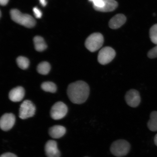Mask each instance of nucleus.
Returning <instances> with one entry per match:
<instances>
[{
    "mask_svg": "<svg viewBox=\"0 0 157 157\" xmlns=\"http://www.w3.org/2000/svg\"><path fill=\"white\" fill-rule=\"evenodd\" d=\"M25 95L24 88L18 86L13 88L9 92V97L11 101L17 102L20 101L24 98Z\"/></svg>",
    "mask_w": 157,
    "mask_h": 157,
    "instance_id": "nucleus-11",
    "label": "nucleus"
},
{
    "mask_svg": "<svg viewBox=\"0 0 157 157\" xmlns=\"http://www.w3.org/2000/svg\"><path fill=\"white\" fill-rule=\"evenodd\" d=\"M131 149V145L127 141L120 139L114 142L110 147V151L114 156L122 157L127 155Z\"/></svg>",
    "mask_w": 157,
    "mask_h": 157,
    "instance_id": "nucleus-3",
    "label": "nucleus"
},
{
    "mask_svg": "<svg viewBox=\"0 0 157 157\" xmlns=\"http://www.w3.org/2000/svg\"><path fill=\"white\" fill-rule=\"evenodd\" d=\"M9 0H0V4L2 6H5L7 4Z\"/></svg>",
    "mask_w": 157,
    "mask_h": 157,
    "instance_id": "nucleus-25",
    "label": "nucleus"
},
{
    "mask_svg": "<svg viewBox=\"0 0 157 157\" xmlns=\"http://www.w3.org/2000/svg\"><path fill=\"white\" fill-rule=\"evenodd\" d=\"M36 108L34 104L29 100H25L21 104L19 111V117L25 119L35 115Z\"/></svg>",
    "mask_w": 157,
    "mask_h": 157,
    "instance_id": "nucleus-5",
    "label": "nucleus"
},
{
    "mask_svg": "<svg viewBox=\"0 0 157 157\" xmlns=\"http://www.w3.org/2000/svg\"><path fill=\"white\" fill-rule=\"evenodd\" d=\"M103 42V35L100 33H94L86 39L85 44L88 50L94 52L101 48Z\"/></svg>",
    "mask_w": 157,
    "mask_h": 157,
    "instance_id": "nucleus-4",
    "label": "nucleus"
},
{
    "mask_svg": "<svg viewBox=\"0 0 157 157\" xmlns=\"http://www.w3.org/2000/svg\"><path fill=\"white\" fill-rule=\"evenodd\" d=\"M51 69V66L48 62H43L39 63L37 66V70L39 73L46 75L48 74Z\"/></svg>",
    "mask_w": 157,
    "mask_h": 157,
    "instance_id": "nucleus-17",
    "label": "nucleus"
},
{
    "mask_svg": "<svg viewBox=\"0 0 157 157\" xmlns=\"http://www.w3.org/2000/svg\"><path fill=\"white\" fill-rule=\"evenodd\" d=\"M150 36L151 42L157 44V24L153 25L150 30Z\"/></svg>",
    "mask_w": 157,
    "mask_h": 157,
    "instance_id": "nucleus-20",
    "label": "nucleus"
},
{
    "mask_svg": "<svg viewBox=\"0 0 157 157\" xmlns=\"http://www.w3.org/2000/svg\"><path fill=\"white\" fill-rule=\"evenodd\" d=\"M17 63L19 67L22 70L26 69L29 66V60L25 57H18L17 59Z\"/></svg>",
    "mask_w": 157,
    "mask_h": 157,
    "instance_id": "nucleus-19",
    "label": "nucleus"
},
{
    "mask_svg": "<svg viewBox=\"0 0 157 157\" xmlns=\"http://www.w3.org/2000/svg\"></svg>",
    "mask_w": 157,
    "mask_h": 157,
    "instance_id": "nucleus-28",
    "label": "nucleus"
},
{
    "mask_svg": "<svg viewBox=\"0 0 157 157\" xmlns=\"http://www.w3.org/2000/svg\"><path fill=\"white\" fill-rule=\"evenodd\" d=\"M40 2L43 6L45 7L47 5V2L46 0H39Z\"/></svg>",
    "mask_w": 157,
    "mask_h": 157,
    "instance_id": "nucleus-26",
    "label": "nucleus"
},
{
    "mask_svg": "<svg viewBox=\"0 0 157 157\" xmlns=\"http://www.w3.org/2000/svg\"><path fill=\"white\" fill-rule=\"evenodd\" d=\"M90 90L89 86L86 82L79 80L68 85L67 94L72 103L81 104L87 101L89 97Z\"/></svg>",
    "mask_w": 157,
    "mask_h": 157,
    "instance_id": "nucleus-1",
    "label": "nucleus"
},
{
    "mask_svg": "<svg viewBox=\"0 0 157 157\" xmlns=\"http://www.w3.org/2000/svg\"><path fill=\"white\" fill-rule=\"evenodd\" d=\"M105 6L100 11L102 12H109L114 10L117 8L118 3L115 0H104Z\"/></svg>",
    "mask_w": 157,
    "mask_h": 157,
    "instance_id": "nucleus-14",
    "label": "nucleus"
},
{
    "mask_svg": "<svg viewBox=\"0 0 157 157\" xmlns=\"http://www.w3.org/2000/svg\"><path fill=\"white\" fill-rule=\"evenodd\" d=\"M93 3V7L95 10L100 11L105 6L104 0H88Z\"/></svg>",
    "mask_w": 157,
    "mask_h": 157,
    "instance_id": "nucleus-21",
    "label": "nucleus"
},
{
    "mask_svg": "<svg viewBox=\"0 0 157 157\" xmlns=\"http://www.w3.org/2000/svg\"><path fill=\"white\" fill-rule=\"evenodd\" d=\"M1 157H17L16 155L10 152H7L2 154Z\"/></svg>",
    "mask_w": 157,
    "mask_h": 157,
    "instance_id": "nucleus-24",
    "label": "nucleus"
},
{
    "mask_svg": "<svg viewBox=\"0 0 157 157\" xmlns=\"http://www.w3.org/2000/svg\"><path fill=\"white\" fill-rule=\"evenodd\" d=\"M33 12L34 13L35 17L37 18H40L42 16V12L38 8L35 7L33 8Z\"/></svg>",
    "mask_w": 157,
    "mask_h": 157,
    "instance_id": "nucleus-23",
    "label": "nucleus"
},
{
    "mask_svg": "<svg viewBox=\"0 0 157 157\" xmlns=\"http://www.w3.org/2000/svg\"><path fill=\"white\" fill-rule=\"evenodd\" d=\"M67 112L68 108L65 104L62 101H58L52 106L51 109V117L55 120H58L63 118Z\"/></svg>",
    "mask_w": 157,
    "mask_h": 157,
    "instance_id": "nucleus-7",
    "label": "nucleus"
},
{
    "mask_svg": "<svg viewBox=\"0 0 157 157\" xmlns=\"http://www.w3.org/2000/svg\"><path fill=\"white\" fill-rule=\"evenodd\" d=\"M35 48L38 52H41L46 49L47 46L42 37L36 36L34 38Z\"/></svg>",
    "mask_w": 157,
    "mask_h": 157,
    "instance_id": "nucleus-15",
    "label": "nucleus"
},
{
    "mask_svg": "<svg viewBox=\"0 0 157 157\" xmlns=\"http://www.w3.org/2000/svg\"><path fill=\"white\" fill-rule=\"evenodd\" d=\"M10 15L11 19L15 22L27 28H32L36 23L35 20L30 15L23 14L17 9L11 10Z\"/></svg>",
    "mask_w": 157,
    "mask_h": 157,
    "instance_id": "nucleus-2",
    "label": "nucleus"
},
{
    "mask_svg": "<svg viewBox=\"0 0 157 157\" xmlns=\"http://www.w3.org/2000/svg\"><path fill=\"white\" fill-rule=\"evenodd\" d=\"M41 87L44 91L51 93H56L57 90L56 84L51 82H44L41 85Z\"/></svg>",
    "mask_w": 157,
    "mask_h": 157,
    "instance_id": "nucleus-18",
    "label": "nucleus"
},
{
    "mask_svg": "<svg viewBox=\"0 0 157 157\" xmlns=\"http://www.w3.org/2000/svg\"><path fill=\"white\" fill-rule=\"evenodd\" d=\"M46 155L48 157H60V153L58 148L57 143L53 140H48L44 148Z\"/></svg>",
    "mask_w": 157,
    "mask_h": 157,
    "instance_id": "nucleus-10",
    "label": "nucleus"
},
{
    "mask_svg": "<svg viewBox=\"0 0 157 157\" xmlns=\"http://www.w3.org/2000/svg\"><path fill=\"white\" fill-rule=\"evenodd\" d=\"M49 134L54 139H59L64 136L66 132L65 128L61 125H54L49 129Z\"/></svg>",
    "mask_w": 157,
    "mask_h": 157,
    "instance_id": "nucleus-13",
    "label": "nucleus"
},
{
    "mask_svg": "<svg viewBox=\"0 0 157 157\" xmlns=\"http://www.w3.org/2000/svg\"><path fill=\"white\" fill-rule=\"evenodd\" d=\"M116 56L115 51L109 47H106L101 49L98 54V60L99 63L105 65L109 63Z\"/></svg>",
    "mask_w": 157,
    "mask_h": 157,
    "instance_id": "nucleus-6",
    "label": "nucleus"
},
{
    "mask_svg": "<svg viewBox=\"0 0 157 157\" xmlns=\"http://www.w3.org/2000/svg\"><path fill=\"white\" fill-rule=\"evenodd\" d=\"M147 56L148 58L151 59L157 58V44L154 48L149 51Z\"/></svg>",
    "mask_w": 157,
    "mask_h": 157,
    "instance_id": "nucleus-22",
    "label": "nucleus"
},
{
    "mask_svg": "<svg viewBox=\"0 0 157 157\" xmlns=\"http://www.w3.org/2000/svg\"><path fill=\"white\" fill-rule=\"evenodd\" d=\"M125 100L128 105L132 107H136L140 104L141 98L139 92L134 89L127 92L125 95Z\"/></svg>",
    "mask_w": 157,
    "mask_h": 157,
    "instance_id": "nucleus-8",
    "label": "nucleus"
},
{
    "mask_svg": "<svg viewBox=\"0 0 157 157\" xmlns=\"http://www.w3.org/2000/svg\"><path fill=\"white\" fill-rule=\"evenodd\" d=\"M15 121V117L12 113H6L2 116L0 120V127L3 131H8L12 128Z\"/></svg>",
    "mask_w": 157,
    "mask_h": 157,
    "instance_id": "nucleus-9",
    "label": "nucleus"
},
{
    "mask_svg": "<svg viewBox=\"0 0 157 157\" xmlns=\"http://www.w3.org/2000/svg\"><path fill=\"white\" fill-rule=\"evenodd\" d=\"M155 144L157 146V134L155 136L154 139Z\"/></svg>",
    "mask_w": 157,
    "mask_h": 157,
    "instance_id": "nucleus-27",
    "label": "nucleus"
},
{
    "mask_svg": "<svg viewBox=\"0 0 157 157\" xmlns=\"http://www.w3.org/2000/svg\"><path fill=\"white\" fill-rule=\"evenodd\" d=\"M147 126L151 131H157V111H153L151 113Z\"/></svg>",
    "mask_w": 157,
    "mask_h": 157,
    "instance_id": "nucleus-16",
    "label": "nucleus"
},
{
    "mask_svg": "<svg viewBox=\"0 0 157 157\" xmlns=\"http://www.w3.org/2000/svg\"><path fill=\"white\" fill-rule=\"evenodd\" d=\"M126 21V17L122 14L115 15L109 21L110 28L116 29L120 28L124 24Z\"/></svg>",
    "mask_w": 157,
    "mask_h": 157,
    "instance_id": "nucleus-12",
    "label": "nucleus"
}]
</instances>
